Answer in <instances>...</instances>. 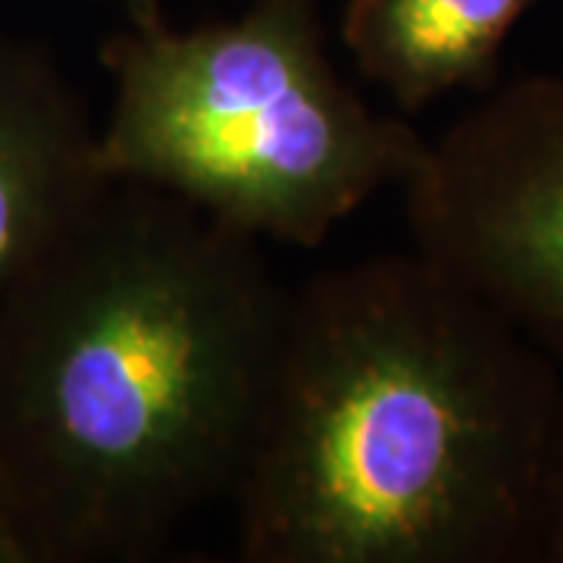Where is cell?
<instances>
[{
    "instance_id": "cell-1",
    "label": "cell",
    "mask_w": 563,
    "mask_h": 563,
    "mask_svg": "<svg viewBox=\"0 0 563 563\" xmlns=\"http://www.w3.org/2000/svg\"><path fill=\"white\" fill-rule=\"evenodd\" d=\"M291 291L261 242L110 181L0 298V492L32 563H141L229 501Z\"/></svg>"
},
{
    "instance_id": "cell-3",
    "label": "cell",
    "mask_w": 563,
    "mask_h": 563,
    "mask_svg": "<svg viewBox=\"0 0 563 563\" xmlns=\"http://www.w3.org/2000/svg\"><path fill=\"white\" fill-rule=\"evenodd\" d=\"M101 66L103 179L179 198L261 244L320 247L429 151L339 73L317 0H251L195 29L122 22Z\"/></svg>"
},
{
    "instance_id": "cell-2",
    "label": "cell",
    "mask_w": 563,
    "mask_h": 563,
    "mask_svg": "<svg viewBox=\"0 0 563 563\" xmlns=\"http://www.w3.org/2000/svg\"><path fill=\"white\" fill-rule=\"evenodd\" d=\"M563 366L422 254L291 291L229 495L247 563H539Z\"/></svg>"
},
{
    "instance_id": "cell-5",
    "label": "cell",
    "mask_w": 563,
    "mask_h": 563,
    "mask_svg": "<svg viewBox=\"0 0 563 563\" xmlns=\"http://www.w3.org/2000/svg\"><path fill=\"white\" fill-rule=\"evenodd\" d=\"M95 129L60 66L0 32V298L110 185Z\"/></svg>"
},
{
    "instance_id": "cell-9",
    "label": "cell",
    "mask_w": 563,
    "mask_h": 563,
    "mask_svg": "<svg viewBox=\"0 0 563 563\" xmlns=\"http://www.w3.org/2000/svg\"><path fill=\"white\" fill-rule=\"evenodd\" d=\"M103 3L117 7L122 22H129V25H154V22L166 20L163 0H103Z\"/></svg>"
},
{
    "instance_id": "cell-4",
    "label": "cell",
    "mask_w": 563,
    "mask_h": 563,
    "mask_svg": "<svg viewBox=\"0 0 563 563\" xmlns=\"http://www.w3.org/2000/svg\"><path fill=\"white\" fill-rule=\"evenodd\" d=\"M401 195L413 251L563 366V73L485 91Z\"/></svg>"
},
{
    "instance_id": "cell-7",
    "label": "cell",
    "mask_w": 563,
    "mask_h": 563,
    "mask_svg": "<svg viewBox=\"0 0 563 563\" xmlns=\"http://www.w3.org/2000/svg\"><path fill=\"white\" fill-rule=\"evenodd\" d=\"M539 563H563V461L558 470V483L548 507V523H544L542 561Z\"/></svg>"
},
{
    "instance_id": "cell-6",
    "label": "cell",
    "mask_w": 563,
    "mask_h": 563,
    "mask_svg": "<svg viewBox=\"0 0 563 563\" xmlns=\"http://www.w3.org/2000/svg\"><path fill=\"white\" fill-rule=\"evenodd\" d=\"M542 0H347L344 51L401 117L501 81L504 44Z\"/></svg>"
},
{
    "instance_id": "cell-8",
    "label": "cell",
    "mask_w": 563,
    "mask_h": 563,
    "mask_svg": "<svg viewBox=\"0 0 563 563\" xmlns=\"http://www.w3.org/2000/svg\"><path fill=\"white\" fill-rule=\"evenodd\" d=\"M0 563H32L3 492H0Z\"/></svg>"
}]
</instances>
